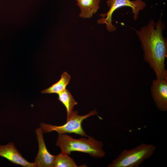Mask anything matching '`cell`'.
Instances as JSON below:
<instances>
[{"instance_id":"6da1fadb","label":"cell","mask_w":167,"mask_h":167,"mask_svg":"<svg viewBox=\"0 0 167 167\" xmlns=\"http://www.w3.org/2000/svg\"><path fill=\"white\" fill-rule=\"evenodd\" d=\"M164 27L161 18L156 23L152 19L147 25L136 31L141 42L144 59L158 79L167 78L165 64L167 41L162 35Z\"/></svg>"},{"instance_id":"7a4b0ae2","label":"cell","mask_w":167,"mask_h":167,"mask_svg":"<svg viewBox=\"0 0 167 167\" xmlns=\"http://www.w3.org/2000/svg\"><path fill=\"white\" fill-rule=\"evenodd\" d=\"M56 145L60 148L62 154L69 155L72 152L78 151L96 158H102L105 155L102 149L103 143L90 136L75 139L66 134H59Z\"/></svg>"},{"instance_id":"3957f363","label":"cell","mask_w":167,"mask_h":167,"mask_svg":"<svg viewBox=\"0 0 167 167\" xmlns=\"http://www.w3.org/2000/svg\"><path fill=\"white\" fill-rule=\"evenodd\" d=\"M156 146L142 143L131 149H124L108 166V167H137L153 154Z\"/></svg>"},{"instance_id":"277c9868","label":"cell","mask_w":167,"mask_h":167,"mask_svg":"<svg viewBox=\"0 0 167 167\" xmlns=\"http://www.w3.org/2000/svg\"><path fill=\"white\" fill-rule=\"evenodd\" d=\"M78 113L77 110H73L69 118L66 119V123L62 125L55 126L42 122L40 124V127L45 133L56 131L58 135L73 133L88 137V136L82 128V122L88 118L96 114L97 112L94 110L83 115H79Z\"/></svg>"},{"instance_id":"5b68a950","label":"cell","mask_w":167,"mask_h":167,"mask_svg":"<svg viewBox=\"0 0 167 167\" xmlns=\"http://www.w3.org/2000/svg\"><path fill=\"white\" fill-rule=\"evenodd\" d=\"M107 4L109 10L106 13L101 14V18L99 19L97 23L100 24H105L106 28L109 32L115 31L117 28L112 24V15L114 12L118 9L123 6L131 8L134 14L133 19H138L140 11L143 10L146 6L145 3L141 0H107Z\"/></svg>"},{"instance_id":"8992f818","label":"cell","mask_w":167,"mask_h":167,"mask_svg":"<svg viewBox=\"0 0 167 167\" xmlns=\"http://www.w3.org/2000/svg\"><path fill=\"white\" fill-rule=\"evenodd\" d=\"M151 89L153 100L157 108L161 111H166L167 78L154 80Z\"/></svg>"},{"instance_id":"52a82bcc","label":"cell","mask_w":167,"mask_h":167,"mask_svg":"<svg viewBox=\"0 0 167 167\" xmlns=\"http://www.w3.org/2000/svg\"><path fill=\"white\" fill-rule=\"evenodd\" d=\"M43 132L40 127L36 130L38 151L34 162L37 167H53L56 156L51 154L47 150L44 139Z\"/></svg>"},{"instance_id":"ba28073f","label":"cell","mask_w":167,"mask_h":167,"mask_svg":"<svg viewBox=\"0 0 167 167\" xmlns=\"http://www.w3.org/2000/svg\"><path fill=\"white\" fill-rule=\"evenodd\" d=\"M0 156L23 167H37L35 162H30L23 157L13 142L9 143L6 145H0Z\"/></svg>"},{"instance_id":"9c48e42d","label":"cell","mask_w":167,"mask_h":167,"mask_svg":"<svg viewBox=\"0 0 167 167\" xmlns=\"http://www.w3.org/2000/svg\"><path fill=\"white\" fill-rule=\"evenodd\" d=\"M79 7V16L84 19L92 17L99 9L101 0H76Z\"/></svg>"},{"instance_id":"30bf717a","label":"cell","mask_w":167,"mask_h":167,"mask_svg":"<svg viewBox=\"0 0 167 167\" xmlns=\"http://www.w3.org/2000/svg\"><path fill=\"white\" fill-rule=\"evenodd\" d=\"M71 78V76L69 74L66 72H63L59 80L49 88L42 91L41 93L59 94L66 89Z\"/></svg>"},{"instance_id":"8fae6325","label":"cell","mask_w":167,"mask_h":167,"mask_svg":"<svg viewBox=\"0 0 167 167\" xmlns=\"http://www.w3.org/2000/svg\"><path fill=\"white\" fill-rule=\"evenodd\" d=\"M58 95V100L66 108L67 113V119L71 115L74 106L77 105V102L75 101L70 92L66 89Z\"/></svg>"},{"instance_id":"7c38bea8","label":"cell","mask_w":167,"mask_h":167,"mask_svg":"<svg viewBox=\"0 0 167 167\" xmlns=\"http://www.w3.org/2000/svg\"><path fill=\"white\" fill-rule=\"evenodd\" d=\"M78 167L74 159L68 155L60 153L56 156L53 167Z\"/></svg>"}]
</instances>
